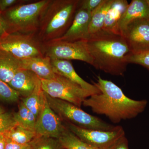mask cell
<instances>
[{
	"mask_svg": "<svg viewBox=\"0 0 149 149\" xmlns=\"http://www.w3.org/2000/svg\"><path fill=\"white\" fill-rule=\"evenodd\" d=\"M93 84L101 93L89 97L83 105L91 108L95 113L105 116L113 123L134 118L146 107L147 100H136L128 97L117 85L104 80L100 75L97 76V83Z\"/></svg>",
	"mask_w": 149,
	"mask_h": 149,
	"instance_id": "obj_1",
	"label": "cell"
},
{
	"mask_svg": "<svg viewBox=\"0 0 149 149\" xmlns=\"http://www.w3.org/2000/svg\"><path fill=\"white\" fill-rule=\"evenodd\" d=\"M87 42L96 69L115 76L124 75L131 53L122 36L102 30L90 36Z\"/></svg>",
	"mask_w": 149,
	"mask_h": 149,
	"instance_id": "obj_2",
	"label": "cell"
},
{
	"mask_svg": "<svg viewBox=\"0 0 149 149\" xmlns=\"http://www.w3.org/2000/svg\"><path fill=\"white\" fill-rule=\"evenodd\" d=\"M79 2L80 0H51L35 34L40 42H49L64 35L73 22Z\"/></svg>",
	"mask_w": 149,
	"mask_h": 149,
	"instance_id": "obj_3",
	"label": "cell"
},
{
	"mask_svg": "<svg viewBox=\"0 0 149 149\" xmlns=\"http://www.w3.org/2000/svg\"><path fill=\"white\" fill-rule=\"evenodd\" d=\"M51 1L40 0L30 2L26 0L1 13L9 34H36L41 17Z\"/></svg>",
	"mask_w": 149,
	"mask_h": 149,
	"instance_id": "obj_4",
	"label": "cell"
},
{
	"mask_svg": "<svg viewBox=\"0 0 149 149\" xmlns=\"http://www.w3.org/2000/svg\"><path fill=\"white\" fill-rule=\"evenodd\" d=\"M45 95L49 105L63 121L91 130H109L115 128L116 126L87 113L73 104L52 97L46 93Z\"/></svg>",
	"mask_w": 149,
	"mask_h": 149,
	"instance_id": "obj_5",
	"label": "cell"
},
{
	"mask_svg": "<svg viewBox=\"0 0 149 149\" xmlns=\"http://www.w3.org/2000/svg\"><path fill=\"white\" fill-rule=\"evenodd\" d=\"M43 91L51 97L60 99L80 107L92 94L66 77L56 74L50 80L40 79Z\"/></svg>",
	"mask_w": 149,
	"mask_h": 149,
	"instance_id": "obj_6",
	"label": "cell"
},
{
	"mask_svg": "<svg viewBox=\"0 0 149 149\" xmlns=\"http://www.w3.org/2000/svg\"><path fill=\"white\" fill-rule=\"evenodd\" d=\"M0 50L19 60L44 56L42 43L35 34H9L0 40Z\"/></svg>",
	"mask_w": 149,
	"mask_h": 149,
	"instance_id": "obj_7",
	"label": "cell"
},
{
	"mask_svg": "<svg viewBox=\"0 0 149 149\" xmlns=\"http://www.w3.org/2000/svg\"><path fill=\"white\" fill-rule=\"evenodd\" d=\"M43 54L51 59L75 60L93 65L87 40L76 42L53 41L42 44Z\"/></svg>",
	"mask_w": 149,
	"mask_h": 149,
	"instance_id": "obj_8",
	"label": "cell"
},
{
	"mask_svg": "<svg viewBox=\"0 0 149 149\" xmlns=\"http://www.w3.org/2000/svg\"><path fill=\"white\" fill-rule=\"evenodd\" d=\"M68 130L83 142L98 149H110L125 136V133L121 126H116L109 130L85 129L65 121Z\"/></svg>",
	"mask_w": 149,
	"mask_h": 149,
	"instance_id": "obj_9",
	"label": "cell"
},
{
	"mask_svg": "<svg viewBox=\"0 0 149 149\" xmlns=\"http://www.w3.org/2000/svg\"><path fill=\"white\" fill-rule=\"evenodd\" d=\"M131 54L149 51V18H139L130 21L121 32Z\"/></svg>",
	"mask_w": 149,
	"mask_h": 149,
	"instance_id": "obj_10",
	"label": "cell"
},
{
	"mask_svg": "<svg viewBox=\"0 0 149 149\" xmlns=\"http://www.w3.org/2000/svg\"><path fill=\"white\" fill-rule=\"evenodd\" d=\"M66 129L63 120L48 104L46 97L42 110L35 124L36 136L58 139Z\"/></svg>",
	"mask_w": 149,
	"mask_h": 149,
	"instance_id": "obj_11",
	"label": "cell"
},
{
	"mask_svg": "<svg viewBox=\"0 0 149 149\" xmlns=\"http://www.w3.org/2000/svg\"><path fill=\"white\" fill-rule=\"evenodd\" d=\"M91 17V13L78 8L69 29L63 36L54 41L76 42L88 40L89 37V27Z\"/></svg>",
	"mask_w": 149,
	"mask_h": 149,
	"instance_id": "obj_12",
	"label": "cell"
},
{
	"mask_svg": "<svg viewBox=\"0 0 149 149\" xmlns=\"http://www.w3.org/2000/svg\"><path fill=\"white\" fill-rule=\"evenodd\" d=\"M54 71L80 85L81 88L92 95L99 94L101 92L94 84L88 83L77 74L69 61L51 59Z\"/></svg>",
	"mask_w": 149,
	"mask_h": 149,
	"instance_id": "obj_13",
	"label": "cell"
},
{
	"mask_svg": "<svg viewBox=\"0 0 149 149\" xmlns=\"http://www.w3.org/2000/svg\"><path fill=\"white\" fill-rule=\"evenodd\" d=\"M19 61L21 69L32 71L40 79L50 80L55 77L51 59L47 56L29 58Z\"/></svg>",
	"mask_w": 149,
	"mask_h": 149,
	"instance_id": "obj_14",
	"label": "cell"
},
{
	"mask_svg": "<svg viewBox=\"0 0 149 149\" xmlns=\"http://www.w3.org/2000/svg\"><path fill=\"white\" fill-rule=\"evenodd\" d=\"M40 78L34 72L26 70L19 69L9 83L20 96L25 98L33 92Z\"/></svg>",
	"mask_w": 149,
	"mask_h": 149,
	"instance_id": "obj_15",
	"label": "cell"
},
{
	"mask_svg": "<svg viewBox=\"0 0 149 149\" xmlns=\"http://www.w3.org/2000/svg\"><path fill=\"white\" fill-rule=\"evenodd\" d=\"M128 5L126 0H113L107 13L102 30L121 35L118 24Z\"/></svg>",
	"mask_w": 149,
	"mask_h": 149,
	"instance_id": "obj_16",
	"label": "cell"
},
{
	"mask_svg": "<svg viewBox=\"0 0 149 149\" xmlns=\"http://www.w3.org/2000/svg\"><path fill=\"white\" fill-rule=\"evenodd\" d=\"M139 18H149V0L131 1L118 24L120 35L123 29L129 22Z\"/></svg>",
	"mask_w": 149,
	"mask_h": 149,
	"instance_id": "obj_17",
	"label": "cell"
},
{
	"mask_svg": "<svg viewBox=\"0 0 149 149\" xmlns=\"http://www.w3.org/2000/svg\"><path fill=\"white\" fill-rule=\"evenodd\" d=\"M20 63L10 54L0 50V79L9 84L20 69Z\"/></svg>",
	"mask_w": 149,
	"mask_h": 149,
	"instance_id": "obj_18",
	"label": "cell"
},
{
	"mask_svg": "<svg viewBox=\"0 0 149 149\" xmlns=\"http://www.w3.org/2000/svg\"><path fill=\"white\" fill-rule=\"evenodd\" d=\"M45 100V93L42 89L40 79L33 92L28 97L23 98L22 102L33 113L37 120L42 110Z\"/></svg>",
	"mask_w": 149,
	"mask_h": 149,
	"instance_id": "obj_19",
	"label": "cell"
},
{
	"mask_svg": "<svg viewBox=\"0 0 149 149\" xmlns=\"http://www.w3.org/2000/svg\"><path fill=\"white\" fill-rule=\"evenodd\" d=\"M113 0H103L102 2L91 13L89 27V37L102 31L107 13Z\"/></svg>",
	"mask_w": 149,
	"mask_h": 149,
	"instance_id": "obj_20",
	"label": "cell"
},
{
	"mask_svg": "<svg viewBox=\"0 0 149 149\" xmlns=\"http://www.w3.org/2000/svg\"><path fill=\"white\" fill-rule=\"evenodd\" d=\"M2 136L6 139L21 145L29 143L37 136L34 130L27 129L18 124Z\"/></svg>",
	"mask_w": 149,
	"mask_h": 149,
	"instance_id": "obj_21",
	"label": "cell"
},
{
	"mask_svg": "<svg viewBox=\"0 0 149 149\" xmlns=\"http://www.w3.org/2000/svg\"><path fill=\"white\" fill-rule=\"evenodd\" d=\"M15 119L18 125L35 131L36 118L32 112L24 106L21 102L18 106L17 112L13 113Z\"/></svg>",
	"mask_w": 149,
	"mask_h": 149,
	"instance_id": "obj_22",
	"label": "cell"
},
{
	"mask_svg": "<svg viewBox=\"0 0 149 149\" xmlns=\"http://www.w3.org/2000/svg\"><path fill=\"white\" fill-rule=\"evenodd\" d=\"M58 140L65 149H98L81 141L67 128Z\"/></svg>",
	"mask_w": 149,
	"mask_h": 149,
	"instance_id": "obj_23",
	"label": "cell"
},
{
	"mask_svg": "<svg viewBox=\"0 0 149 149\" xmlns=\"http://www.w3.org/2000/svg\"><path fill=\"white\" fill-rule=\"evenodd\" d=\"M25 149H65L58 139L50 137L36 136L27 144Z\"/></svg>",
	"mask_w": 149,
	"mask_h": 149,
	"instance_id": "obj_24",
	"label": "cell"
},
{
	"mask_svg": "<svg viewBox=\"0 0 149 149\" xmlns=\"http://www.w3.org/2000/svg\"><path fill=\"white\" fill-rule=\"evenodd\" d=\"M19 97L17 92L0 79V100L9 103L16 102L19 100Z\"/></svg>",
	"mask_w": 149,
	"mask_h": 149,
	"instance_id": "obj_25",
	"label": "cell"
},
{
	"mask_svg": "<svg viewBox=\"0 0 149 149\" xmlns=\"http://www.w3.org/2000/svg\"><path fill=\"white\" fill-rule=\"evenodd\" d=\"M17 125L13 113L5 112L0 114V136H3Z\"/></svg>",
	"mask_w": 149,
	"mask_h": 149,
	"instance_id": "obj_26",
	"label": "cell"
},
{
	"mask_svg": "<svg viewBox=\"0 0 149 149\" xmlns=\"http://www.w3.org/2000/svg\"><path fill=\"white\" fill-rule=\"evenodd\" d=\"M128 63L139 65L149 70V51L139 54L130 55L128 57Z\"/></svg>",
	"mask_w": 149,
	"mask_h": 149,
	"instance_id": "obj_27",
	"label": "cell"
},
{
	"mask_svg": "<svg viewBox=\"0 0 149 149\" xmlns=\"http://www.w3.org/2000/svg\"><path fill=\"white\" fill-rule=\"evenodd\" d=\"M103 0H80L78 9L85 10L92 13Z\"/></svg>",
	"mask_w": 149,
	"mask_h": 149,
	"instance_id": "obj_28",
	"label": "cell"
},
{
	"mask_svg": "<svg viewBox=\"0 0 149 149\" xmlns=\"http://www.w3.org/2000/svg\"><path fill=\"white\" fill-rule=\"evenodd\" d=\"M25 1L26 0H0V12L2 13L12 7Z\"/></svg>",
	"mask_w": 149,
	"mask_h": 149,
	"instance_id": "obj_29",
	"label": "cell"
},
{
	"mask_svg": "<svg viewBox=\"0 0 149 149\" xmlns=\"http://www.w3.org/2000/svg\"><path fill=\"white\" fill-rule=\"evenodd\" d=\"M9 34L8 27L0 12V40Z\"/></svg>",
	"mask_w": 149,
	"mask_h": 149,
	"instance_id": "obj_30",
	"label": "cell"
},
{
	"mask_svg": "<svg viewBox=\"0 0 149 149\" xmlns=\"http://www.w3.org/2000/svg\"><path fill=\"white\" fill-rule=\"evenodd\" d=\"M5 139L6 145L5 149H25L28 144L21 145L15 143L9 139Z\"/></svg>",
	"mask_w": 149,
	"mask_h": 149,
	"instance_id": "obj_31",
	"label": "cell"
},
{
	"mask_svg": "<svg viewBox=\"0 0 149 149\" xmlns=\"http://www.w3.org/2000/svg\"><path fill=\"white\" fill-rule=\"evenodd\" d=\"M111 149H129L128 141L125 136L120 139V141Z\"/></svg>",
	"mask_w": 149,
	"mask_h": 149,
	"instance_id": "obj_32",
	"label": "cell"
},
{
	"mask_svg": "<svg viewBox=\"0 0 149 149\" xmlns=\"http://www.w3.org/2000/svg\"><path fill=\"white\" fill-rule=\"evenodd\" d=\"M6 139L2 136H0V149H5Z\"/></svg>",
	"mask_w": 149,
	"mask_h": 149,
	"instance_id": "obj_33",
	"label": "cell"
},
{
	"mask_svg": "<svg viewBox=\"0 0 149 149\" xmlns=\"http://www.w3.org/2000/svg\"><path fill=\"white\" fill-rule=\"evenodd\" d=\"M5 112V110L1 107L0 106V114L3 113Z\"/></svg>",
	"mask_w": 149,
	"mask_h": 149,
	"instance_id": "obj_34",
	"label": "cell"
}]
</instances>
